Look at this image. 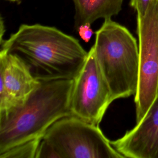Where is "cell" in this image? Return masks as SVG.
I'll list each match as a JSON object with an SVG mask.
<instances>
[{
	"label": "cell",
	"mask_w": 158,
	"mask_h": 158,
	"mask_svg": "<svg viewBox=\"0 0 158 158\" xmlns=\"http://www.w3.org/2000/svg\"><path fill=\"white\" fill-rule=\"evenodd\" d=\"M0 117L27 100L40 81L17 56L0 52Z\"/></svg>",
	"instance_id": "7"
},
{
	"label": "cell",
	"mask_w": 158,
	"mask_h": 158,
	"mask_svg": "<svg viewBox=\"0 0 158 158\" xmlns=\"http://www.w3.org/2000/svg\"><path fill=\"white\" fill-rule=\"evenodd\" d=\"M73 83V79L40 81L23 104L0 117V153L41 139L55 122L71 115Z\"/></svg>",
	"instance_id": "2"
},
{
	"label": "cell",
	"mask_w": 158,
	"mask_h": 158,
	"mask_svg": "<svg viewBox=\"0 0 158 158\" xmlns=\"http://www.w3.org/2000/svg\"><path fill=\"white\" fill-rule=\"evenodd\" d=\"M110 143L123 157L158 158V90L143 118Z\"/></svg>",
	"instance_id": "8"
},
{
	"label": "cell",
	"mask_w": 158,
	"mask_h": 158,
	"mask_svg": "<svg viewBox=\"0 0 158 158\" xmlns=\"http://www.w3.org/2000/svg\"><path fill=\"white\" fill-rule=\"evenodd\" d=\"M112 101L92 46L82 69L73 79L70 98L71 115L99 125Z\"/></svg>",
	"instance_id": "6"
},
{
	"label": "cell",
	"mask_w": 158,
	"mask_h": 158,
	"mask_svg": "<svg viewBox=\"0 0 158 158\" xmlns=\"http://www.w3.org/2000/svg\"><path fill=\"white\" fill-rule=\"evenodd\" d=\"M75 6L74 28L92 24L99 19H112L122 10L123 0H72Z\"/></svg>",
	"instance_id": "9"
},
{
	"label": "cell",
	"mask_w": 158,
	"mask_h": 158,
	"mask_svg": "<svg viewBox=\"0 0 158 158\" xmlns=\"http://www.w3.org/2000/svg\"><path fill=\"white\" fill-rule=\"evenodd\" d=\"M41 139H33L12 147L0 153V158H36Z\"/></svg>",
	"instance_id": "10"
},
{
	"label": "cell",
	"mask_w": 158,
	"mask_h": 158,
	"mask_svg": "<svg viewBox=\"0 0 158 158\" xmlns=\"http://www.w3.org/2000/svg\"><path fill=\"white\" fill-rule=\"evenodd\" d=\"M1 30V38H0V43L2 42L4 40H3V35L4 33L5 32V25H4V20L2 17H1V28H0Z\"/></svg>",
	"instance_id": "13"
},
{
	"label": "cell",
	"mask_w": 158,
	"mask_h": 158,
	"mask_svg": "<svg viewBox=\"0 0 158 158\" xmlns=\"http://www.w3.org/2000/svg\"><path fill=\"white\" fill-rule=\"evenodd\" d=\"M11 2H17V3H20L22 0H6Z\"/></svg>",
	"instance_id": "14"
},
{
	"label": "cell",
	"mask_w": 158,
	"mask_h": 158,
	"mask_svg": "<svg viewBox=\"0 0 158 158\" xmlns=\"http://www.w3.org/2000/svg\"><path fill=\"white\" fill-rule=\"evenodd\" d=\"M139 81L135 103L136 123L144 116L158 90V0L143 14H137Z\"/></svg>",
	"instance_id": "5"
},
{
	"label": "cell",
	"mask_w": 158,
	"mask_h": 158,
	"mask_svg": "<svg viewBox=\"0 0 158 158\" xmlns=\"http://www.w3.org/2000/svg\"><path fill=\"white\" fill-rule=\"evenodd\" d=\"M0 44V52L19 57L40 81L74 79L88 55L75 38L38 23L22 24Z\"/></svg>",
	"instance_id": "1"
},
{
	"label": "cell",
	"mask_w": 158,
	"mask_h": 158,
	"mask_svg": "<svg viewBox=\"0 0 158 158\" xmlns=\"http://www.w3.org/2000/svg\"><path fill=\"white\" fill-rule=\"evenodd\" d=\"M123 158L99 127L73 115L55 122L40 140L36 158Z\"/></svg>",
	"instance_id": "4"
},
{
	"label": "cell",
	"mask_w": 158,
	"mask_h": 158,
	"mask_svg": "<svg viewBox=\"0 0 158 158\" xmlns=\"http://www.w3.org/2000/svg\"><path fill=\"white\" fill-rule=\"evenodd\" d=\"M91 25L90 23H85L79 26L76 30L80 38L86 43L89 41L94 33Z\"/></svg>",
	"instance_id": "12"
},
{
	"label": "cell",
	"mask_w": 158,
	"mask_h": 158,
	"mask_svg": "<svg viewBox=\"0 0 158 158\" xmlns=\"http://www.w3.org/2000/svg\"><path fill=\"white\" fill-rule=\"evenodd\" d=\"M94 55L115 101L135 95L139 81V47L124 26L105 19L96 31Z\"/></svg>",
	"instance_id": "3"
},
{
	"label": "cell",
	"mask_w": 158,
	"mask_h": 158,
	"mask_svg": "<svg viewBox=\"0 0 158 158\" xmlns=\"http://www.w3.org/2000/svg\"><path fill=\"white\" fill-rule=\"evenodd\" d=\"M153 1L154 0H130V5L137 14H143Z\"/></svg>",
	"instance_id": "11"
}]
</instances>
